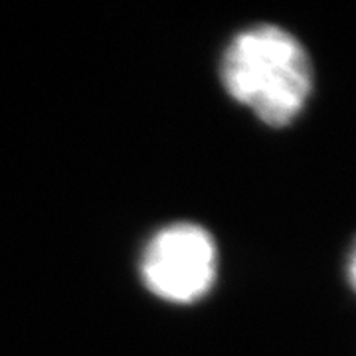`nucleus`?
<instances>
[{
    "label": "nucleus",
    "instance_id": "obj_1",
    "mask_svg": "<svg viewBox=\"0 0 356 356\" xmlns=\"http://www.w3.org/2000/svg\"><path fill=\"white\" fill-rule=\"evenodd\" d=\"M232 99L269 127H285L303 111L313 89V65L301 42L280 26L259 24L229 42L220 65Z\"/></svg>",
    "mask_w": 356,
    "mask_h": 356
},
{
    "label": "nucleus",
    "instance_id": "obj_2",
    "mask_svg": "<svg viewBox=\"0 0 356 356\" xmlns=\"http://www.w3.org/2000/svg\"><path fill=\"white\" fill-rule=\"evenodd\" d=\"M212 236L196 224H172L161 229L140 259L147 289L172 303H192L212 289L218 267Z\"/></svg>",
    "mask_w": 356,
    "mask_h": 356
}]
</instances>
